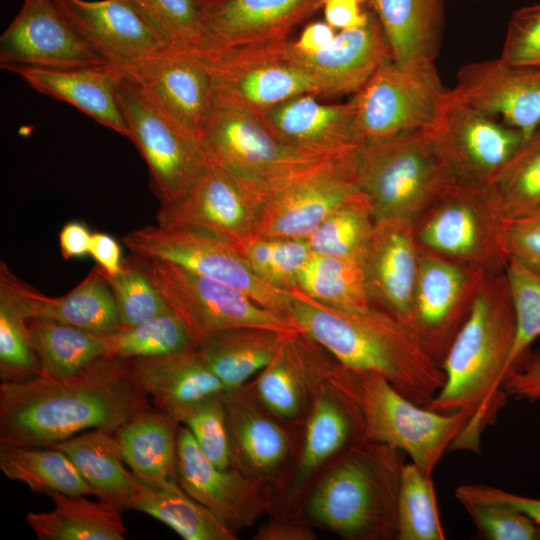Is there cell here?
I'll list each match as a JSON object with an SVG mask.
<instances>
[{"label": "cell", "mask_w": 540, "mask_h": 540, "mask_svg": "<svg viewBox=\"0 0 540 540\" xmlns=\"http://www.w3.org/2000/svg\"><path fill=\"white\" fill-rule=\"evenodd\" d=\"M131 359L104 356L64 378L0 384V445L53 446L81 432H115L151 407Z\"/></svg>", "instance_id": "obj_1"}, {"label": "cell", "mask_w": 540, "mask_h": 540, "mask_svg": "<svg viewBox=\"0 0 540 540\" xmlns=\"http://www.w3.org/2000/svg\"><path fill=\"white\" fill-rule=\"evenodd\" d=\"M515 331L505 271L489 274L441 364L445 382L426 406L439 413L467 415L450 450L480 452L482 434L495 424L508 398L503 379L509 370Z\"/></svg>", "instance_id": "obj_2"}, {"label": "cell", "mask_w": 540, "mask_h": 540, "mask_svg": "<svg viewBox=\"0 0 540 540\" xmlns=\"http://www.w3.org/2000/svg\"><path fill=\"white\" fill-rule=\"evenodd\" d=\"M287 316L341 365L382 375L420 406L426 407L445 382L441 365L410 327L375 306L340 311L293 289Z\"/></svg>", "instance_id": "obj_3"}, {"label": "cell", "mask_w": 540, "mask_h": 540, "mask_svg": "<svg viewBox=\"0 0 540 540\" xmlns=\"http://www.w3.org/2000/svg\"><path fill=\"white\" fill-rule=\"evenodd\" d=\"M404 453L361 438L335 457L308 496L311 523L350 540L397 539Z\"/></svg>", "instance_id": "obj_4"}, {"label": "cell", "mask_w": 540, "mask_h": 540, "mask_svg": "<svg viewBox=\"0 0 540 540\" xmlns=\"http://www.w3.org/2000/svg\"><path fill=\"white\" fill-rule=\"evenodd\" d=\"M355 183L375 221L396 218L414 223L457 182L427 128L366 143L357 157Z\"/></svg>", "instance_id": "obj_5"}, {"label": "cell", "mask_w": 540, "mask_h": 540, "mask_svg": "<svg viewBox=\"0 0 540 540\" xmlns=\"http://www.w3.org/2000/svg\"><path fill=\"white\" fill-rule=\"evenodd\" d=\"M329 382L356 406L365 438L401 450L429 476L468 420L464 412L439 413L416 404L378 373L339 364Z\"/></svg>", "instance_id": "obj_6"}, {"label": "cell", "mask_w": 540, "mask_h": 540, "mask_svg": "<svg viewBox=\"0 0 540 540\" xmlns=\"http://www.w3.org/2000/svg\"><path fill=\"white\" fill-rule=\"evenodd\" d=\"M200 143L210 163L235 176L263 200L292 178L337 159L292 147L279 140L259 117L226 109L212 110Z\"/></svg>", "instance_id": "obj_7"}, {"label": "cell", "mask_w": 540, "mask_h": 540, "mask_svg": "<svg viewBox=\"0 0 540 540\" xmlns=\"http://www.w3.org/2000/svg\"><path fill=\"white\" fill-rule=\"evenodd\" d=\"M287 42L199 51L211 76L213 109L260 117L289 98L323 96L316 80L290 59Z\"/></svg>", "instance_id": "obj_8"}, {"label": "cell", "mask_w": 540, "mask_h": 540, "mask_svg": "<svg viewBox=\"0 0 540 540\" xmlns=\"http://www.w3.org/2000/svg\"><path fill=\"white\" fill-rule=\"evenodd\" d=\"M118 73V101L128 129L127 138L146 162L160 207L171 205L191 190L210 161L192 133L136 83Z\"/></svg>", "instance_id": "obj_9"}, {"label": "cell", "mask_w": 540, "mask_h": 540, "mask_svg": "<svg viewBox=\"0 0 540 540\" xmlns=\"http://www.w3.org/2000/svg\"><path fill=\"white\" fill-rule=\"evenodd\" d=\"M503 224L484 188L455 183L414 222V233L421 250L493 274L509 262Z\"/></svg>", "instance_id": "obj_10"}, {"label": "cell", "mask_w": 540, "mask_h": 540, "mask_svg": "<svg viewBox=\"0 0 540 540\" xmlns=\"http://www.w3.org/2000/svg\"><path fill=\"white\" fill-rule=\"evenodd\" d=\"M132 258L185 324L194 345L208 334L234 327L297 329L287 315L263 307L232 286L164 260Z\"/></svg>", "instance_id": "obj_11"}, {"label": "cell", "mask_w": 540, "mask_h": 540, "mask_svg": "<svg viewBox=\"0 0 540 540\" xmlns=\"http://www.w3.org/2000/svg\"><path fill=\"white\" fill-rule=\"evenodd\" d=\"M122 240L133 255L173 263L232 286L267 309L288 313L291 291L262 281L233 245L222 239L194 230L156 225L133 230Z\"/></svg>", "instance_id": "obj_12"}, {"label": "cell", "mask_w": 540, "mask_h": 540, "mask_svg": "<svg viewBox=\"0 0 540 540\" xmlns=\"http://www.w3.org/2000/svg\"><path fill=\"white\" fill-rule=\"evenodd\" d=\"M446 93L435 66L405 68L391 60L379 67L350 100L366 144L431 128Z\"/></svg>", "instance_id": "obj_13"}, {"label": "cell", "mask_w": 540, "mask_h": 540, "mask_svg": "<svg viewBox=\"0 0 540 540\" xmlns=\"http://www.w3.org/2000/svg\"><path fill=\"white\" fill-rule=\"evenodd\" d=\"M359 152L328 160L270 191L253 236L307 239L334 210L362 193L355 183Z\"/></svg>", "instance_id": "obj_14"}, {"label": "cell", "mask_w": 540, "mask_h": 540, "mask_svg": "<svg viewBox=\"0 0 540 540\" xmlns=\"http://www.w3.org/2000/svg\"><path fill=\"white\" fill-rule=\"evenodd\" d=\"M487 275L483 270L420 249L407 325L440 365L468 319Z\"/></svg>", "instance_id": "obj_15"}, {"label": "cell", "mask_w": 540, "mask_h": 540, "mask_svg": "<svg viewBox=\"0 0 540 540\" xmlns=\"http://www.w3.org/2000/svg\"><path fill=\"white\" fill-rule=\"evenodd\" d=\"M459 184L485 187L526 138L518 130L469 105L447 90L429 128Z\"/></svg>", "instance_id": "obj_16"}, {"label": "cell", "mask_w": 540, "mask_h": 540, "mask_svg": "<svg viewBox=\"0 0 540 540\" xmlns=\"http://www.w3.org/2000/svg\"><path fill=\"white\" fill-rule=\"evenodd\" d=\"M175 478L235 535L276 506L272 491L234 468H220L210 461L184 425L177 430Z\"/></svg>", "instance_id": "obj_17"}, {"label": "cell", "mask_w": 540, "mask_h": 540, "mask_svg": "<svg viewBox=\"0 0 540 540\" xmlns=\"http://www.w3.org/2000/svg\"><path fill=\"white\" fill-rule=\"evenodd\" d=\"M262 202L253 189L210 163L184 197L160 207L157 225L194 230L235 244L253 236Z\"/></svg>", "instance_id": "obj_18"}, {"label": "cell", "mask_w": 540, "mask_h": 540, "mask_svg": "<svg viewBox=\"0 0 540 540\" xmlns=\"http://www.w3.org/2000/svg\"><path fill=\"white\" fill-rule=\"evenodd\" d=\"M339 364L319 342L295 329L286 333L273 359L246 387L271 414L294 424L305 420Z\"/></svg>", "instance_id": "obj_19"}, {"label": "cell", "mask_w": 540, "mask_h": 540, "mask_svg": "<svg viewBox=\"0 0 540 540\" xmlns=\"http://www.w3.org/2000/svg\"><path fill=\"white\" fill-rule=\"evenodd\" d=\"M116 69L200 141L213 102L210 72L198 50L168 47Z\"/></svg>", "instance_id": "obj_20"}, {"label": "cell", "mask_w": 540, "mask_h": 540, "mask_svg": "<svg viewBox=\"0 0 540 540\" xmlns=\"http://www.w3.org/2000/svg\"><path fill=\"white\" fill-rule=\"evenodd\" d=\"M106 64L69 24L54 0H23L20 10L0 36L1 68Z\"/></svg>", "instance_id": "obj_21"}, {"label": "cell", "mask_w": 540, "mask_h": 540, "mask_svg": "<svg viewBox=\"0 0 540 540\" xmlns=\"http://www.w3.org/2000/svg\"><path fill=\"white\" fill-rule=\"evenodd\" d=\"M232 468L274 491L293 455L287 423L271 414L245 386L224 393Z\"/></svg>", "instance_id": "obj_22"}, {"label": "cell", "mask_w": 540, "mask_h": 540, "mask_svg": "<svg viewBox=\"0 0 540 540\" xmlns=\"http://www.w3.org/2000/svg\"><path fill=\"white\" fill-rule=\"evenodd\" d=\"M452 92L526 140L540 127V67L513 66L500 58L469 63L458 71Z\"/></svg>", "instance_id": "obj_23"}, {"label": "cell", "mask_w": 540, "mask_h": 540, "mask_svg": "<svg viewBox=\"0 0 540 540\" xmlns=\"http://www.w3.org/2000/svg\"><path fill=\"white\" fill-rule=\"evenodd\" d=\"M314 94L289 98L259 118L282 142L318 155L340 158L358 153L365 141L351 100L322 103Z\"/></svg>", "instance_id": "obj_24"}, {"label": "cell", "mask_w": 540, "mask_h": 540, "mask_svg": "<svg viewBox=\"0 0 540 540\" xmlns=\"http://www.w3.org/2000/svg\"><path fill=\"white\" fill-rule=\"evenodd\" d=\"M323 3L324 0H201L204 50L286 41L290 32Z\"/></svg>", "instance_id": "obj_25"}, {"label": "cell", "mask_w": 540, "mask_h": 540, "mask_svg": "<svg viewBox=\"0 0 540 540\" xmlns=\"http://www.w3.org/2000/svg\"><path fill=\"white\" fill-rule=\"evenodd\" d=\"M419 255L413 222L380 219L375 221L361 262L372 305L406 325L413 304Z\"/></svg>", "instance_id": "obj_26"}, {"label": "cell", "mask_w": 540, "mask_h": 540, "mask_svg": "<svg viewBox=\"0 0 540 540\" xmlns=\"http://www.w3.org/2000/svg\"><path fill=\"white\" fill-rule=\"evenodd\" d=\"M54 2L82 39L115 68L169 47L124 0Z\"/></svg>", "instance_id": "obj_27"}, {"label": "cell", "mask_w": 540, "mask_h": 540, "mask_svg": "<svg viewBox=\"0 0 540 540\" xmlns=\"http://www.w3.org/2000/svg\"><path fill=\"white\" fill-rule=\"evenodd\" d=\"M0 292L7 295L27 318L51 320L100 335L121 328L113 292L99 267L69 293L48 297L18 279L2 262Z\"/></svg>", "instance_id": "obj_28"}, {"label": "cell", "mask_w": 540, "mask_h": 540, "mask_svg": "<svg viewBox=\"0 0 540 540\" xmlns=\"http://www.w3.org/2000/svg\"><path fill=\"white\" fill-rule=\"evenodd\" d=\"M296 465L282 497L283 507H293L305 487L347 447L364 437L360 414L354 403L332 383L320 389L305 418Z\"/></svg>", "instance_id": "obj_29"}, {"label": "cell", "mask_w": 540, "mask_h": 540, "mask_svg": "<svg viewBox=\"0 0 540 540\" xmlns=\"http://www.w3.org/2000/svg\"><path fill=\"white\" fill-rule=\"evenodd\" d=\"M286 49L290 59L320 85L323 96L354 94L379 67L392 60L383 30L371 12L364 26L339 31L315 53H301L289 40Z\"/></svg>", "instance_id": "obj_30"}, {"label": "cell", "mask_w": 540, "mask_h": 540, "mask_svg": "<svg viewBox=\"0 0 540 540\" xmlns=\"http://www.w3.org/2000/svg\"><path fill=\"white\" fill-rule=\"evenodd\" d=\"M2 69L20 77L35 91L71 104L99 124L127 137L118 101L120 75L111 65L39 68L11 65Z\"/></svg>", "instance_id": "obj_31"}, {"label": "cell", "mask_w": 540, "mask_h": 540, "mask_svg": "<svg viewBox=\"0 0 540 540\" xmlns=\"http://www.w3.org/2000/svg\"><path fill=\"white\" fill-rule=\"evenodd\" d=\"M131 365L151 404L176 420L189 407L228 391L194 347L169 355L134 358Z\"/></svg>", "instance_id": "obj_32"}, {"label": "cell", "mask_w": 540, "mask_h": 540, "mask_svg": "<svg viewBox=\"0 0 540 540\" xmlns=\"http://www.w3.org/2000/svg\"><path fill=\"white\" fill-rule=\"evenodd\" d=\"M388 42L393 62L405 68H430L439 53L442 0H365Z\"/></svg>", "instance_id": "obj_33"}, {"label": "cell", "mask_w": 540, "mask_h": 540, "mask_svg": "<svg viewBox=\"0 0 540 540\" xmlns=\"http://www.w3.org/2000/svg\"><path fill=\"white\" fill-rule=\"evenodd\" d=\"M180 423L153 405L124 423L114 436L137 480L150 488L176 481V436Z\"/></svg>", "instance_id": "obj_34"}, {"label": "cell", "mask_w": 540, "mask_h": 540, "mask_svg": "<svg viewBox=\"0 0 540 540\" xmlns=\"http://www.w3.org/2000/svg\"><path fill=\"white\" fill-rule=\"evenodd\" d=\"M53 447L70 458L98 500L121 511L133 509L139 481L126 468L113 432L91 429L58 442Z\"/></svg>", "instance_id": "obj_35"}, {"label": "cell", "mask_w": 540, "mask_h": 540, "mask_svg": "<svg viewBox=\"0 0 540 540\" xmlns=\"http://www.w3.org/2000/svg\"><path fill=\"white\" fill-rule=\"evenodd\" d=\"M286 333L256 326L234 327L206 335L194 348L230 391L245 386L270 363Z\"/></svg>", "instance_id": "obj_36"}, {"label": "cell", "mask_w": 540, "mask_h": 540, "mask_svg": "<svg viewBox=\"0 0 540 540\" xmlns=\"http://www.w3.org/2000/svg\"><path fill=\"white\" fill-rule=\"evenodd\" d=\"M55 507L50 512H28L25 521L39 540H123L121 510L85 495L51 492Z\"/></svg>", "instance_id": "obj_37"}, {"label": "cell", "mask_w": 540, "mask_h": 540, "mask_svg": "<svg viewBox=\"0 0 540 540\" xmlns=\"http://www.w3.org/2000/svg\"><path fill=\"white\" fill-rule=\"evenodd\" d=\"M27 325L44 377H68L108 356L107 335L45 319Z\"/></svg>", "instance_id": "obj_38"}, {"label": "cell", "mask_w": 540, "mask_h": 540, "mask_svg": "<svg viewBox=\"0 0 540 540\" xmlns=\"http://www.w3.org/2000/svg\"><path fill=\"white\" fill-rule=\"evenodd\" d=\"M0 469L37 494L94 495L70 458L53 446L0 445Z\"/></svg>", "instance_id": "obj_39"}, {"label": "cell", "mask_w": 540, "mask_h": 540, "mask_svg": "<svg viewBox=\"0 0 540 540\" xmlns=\"http://www.w3.org/2000/svg\"><path fill=\"white\" fill-rule=\"evenodd\" d=\"M133 509L146 513L185 540H236L210 510L186 493L177 481L164 487L139 486Z\"/></svg>", "instance_id": "obj_40"}, {"label": "cell", "mask_w": 540, "mask_h": 540, "mask_svg": "<svg viewBox=\"0 0 540 540\" xmlns=\"http://www.w3.org/2000/svg\"><path fill=\"white\" fill-rule=\"evenodd\" d=\"M309 298L345 312L373 307L361 263L312 253L298 277L296 288Z\"/></svg>", "instance_id": "obj_41"}, {"label": "cell", "mask_w": 540, "mask_h": 540, "mask_svg": "<svg viewBox=\"0 0 540 540\" xmlns=\"http://www.w3.org/2000/svg\"><path fill=\"white\" fill-rule=\"evenodd\" d=\"M483 188L504 221L540 206V127Z\"/></svg>", "instance_id": "obj_42"}, {"label": "cell", "mask_w": 540, "mask_h": 540, "mask_svg": "<svg viewBox=\"0 0 540 540\" xmlns=\"http://www.w3.org/2000/svg\"><path fill=\"white\" fill-rule=\"evenodd\" d=\"M375 225L361 193L334 210L306 239L312 253L362 262Z\"/></svg>", "instance_id": "obj_43"}, {"label": "cell", "mask_w": 540, "mask_h": 540, "mask_svg": "<svg viewBox=\"0 0 540 540\" xmlns=\"http://www.w3.org/2000/svg\"><path fill=\"white\" fill-rule=\"evenodd\" d=\"M249 269L268 285L291 291L312 251L306 239L250 237L232 244Z\"/></svg>", "instance_id": "obj_44"}, {"label": "cell", "mask_w": 540, "mask_h": 540, "mask_svg": "<svg viewBox=\"0 0 540 540\" xmlns=\"http://www.w3.org/2000/svg\"><path fill=\"white\" fill-rule=\"evenodd\" d=\"M432 476L404 464L397 500L398 540H444Z\"/></svg>", "instance_id": "obj_45"}, {"label": "cell", "mask_w": 540, "mask_h": 540, "mask_svg": "<svg viewBox=\"0 0 540 540\" xmlns=\"http://www.w3.org/2000/svg\"><path fill=\"white\" fill-rule=\"evenodd\" d=\"M108 356L125 359L178 353L194 347V341L180 318L163 314L133 327L107 335Z\"/></svg>", "instance_id": "obj_46"}, {"label": "cell", "mask_w": 540, "mask_h": 540, "mask_svg": "<svg viewBox=\"0 0 540 540\" xmlns=\"http://www.w3.org/2000/svg\"><path fill=\"white\" fill-rule=\"evenodd\" d=\"M169 47L204 50L201 0H124Z\"/></svg>", "instance_id": "obj_47"}, {"label": "cell", "mask_w": 540, "mask_h": 540, "mask_svg": "<svg viewBox=\"0 0 540 540\" xmlns=\"http://www.w3.org/2000/svg\"><path fill=\"white\" fill-rule=\"evenodd\" d=\"M101 272L113 292L121 328L133 327L173 312L132 256L123 260L121 269L116 274L109 275L102 270Z\"/></svg>", "instance_id": "obj_48"}, {"label": "cell", "mask_w": 540, "mask_h": 540, "mask_svg": "<svg viewBox=\"0 0 540 540\" xmlns=\"http://www.w3.org/2000/svg\"><path fill=\"white\" fill-rule=\"evenodd\" d=\"M43 376L33 348L27 318L14 302L0 292V378L25 382Z\"/></svg>", "instance_id": "obj_49"}, {"label": "cell", "mask_w": 540, "mask_h": 540, "mask_svg": "<svg viewBox=\"0 0 540 540\" xmlns=\"http://www.w3.org/2000/svg\"><path fill=\"white\" fill-rule=\"evenodd\" d=\"M505 274L516 320L509 357L511 369L527 355L530 345L540 336V276L512 259Z\"/></svg>", "instance_id": "obj_50"}, {"label": "cell", "mask_w": 540, "mask_h": 540, "mask_svg": "<svg viewBox=\"0 0 540 540\" xmlns=\"http://www.w3.org/2000/svg\"><path fill=\"white\" fill-rule=\"evenodd\" d=\"M177 420L189 429L210 461L220 468H232L224 394L189 407Z\"/></svg>", "instance_id": "obj_51"}, {"label": "cell", "mask_w": 540, "mask_h": 540, "mask_svg": "<svg viewBox=\"0 0 540 540\" xmlns=\"http://www.w3.org/2000/svg\"><path fill=\"white\" fill-rule=\"evenodd\" d=\"M479 533L489 540H540V528L525 514L505 505L460 503Z\"/></svg>", "instance_id": "obj_52"}, {"label": "cell", "mask_w": 540, "mask_h": 540, "mask_svg": "<svg viewBox=\"0 0 540 540\" xmlns=\"http://www.w3.org/2000/svg\"><path fill=\"white\" fill-rule=\"evenodd\" d=\"M499 58L513 66L540 67V3L512 14Z\"/></svg>", "instance_id": "obj_53"}, {"label": "cell", "mask_w": 540, "mask_h": 540, "mask_svg": "<svg viewBox=\"0 0 540 540\" xmlns=\"http://www.w3.org/2000/svg\"><path fill=\"white\" fill-rule=\"evenodd\" d=\"M502 239L509 259L540 276V206L524 216L504 221Z\"/></svg>", "instance_id": "obj_54"}, {"label": "cell", "mask_w": 540, "mask_h": 540, "mask_svg": "<svg viewBox=\"0 0 540 540\" xmlns=\"http://www.w3.org/2000/svg\"><path fill=\"white\" fill-rule=\"evenodd\" d=\"M459 503L499 504L511 507L532 519L540 528V499L508 492L486 484H463L454 492Z\"/></svg>", "instance_id": "obj_55"}, {"label": "cell", "mask_w": 540, "mask_h": 540, "mask_svg": "<svg viewBox=\"0 0 540 540\" xmlns=\"http://www.w3.org/2000/svg\"><path fill=\"white\" fill-rule=\"evenodd\" d=\"M503 388L508 397L540 401V353L526 355L505 374Z\"/></svg>", "instance_id": "obj_56"}, {"label": "cell", "mask_w": 540, "mask_h": 540, "mask_svg": "<svg viewBox=\"0 0 540 540\" xmlns=\"http://www.w3.org/2000/svg\"><path fill=\"white\" fill-rule=\"evenodd\" d=\"M325 22L335 30L364 26L370 17L365 0H324Z\"/></svg>", "instance_id": "obj_57"}, {"label": "cell", "mask_w": 540, "mask_h": 540, "mask_svg": "<svg viewBox=\"0 0 540 540\" xmlns=\"http://www.w3.org/2000/svg\"><path fill=\"white\" fill-rule=\"evenodd\" d=\"M316 538L309 523L280 518L263 523L254 535L255 540H315Z\"/></svg>", "instance_id": "obj_58"}, {"label": "cell", "mask_w": 540, "mask_h": 540, "mask_svg": "<svg viewBox=\"0 0 540 540\" xmlns=\"http://www.w3.org/2000/svg\"><path fill=\"white\" fill-rule=\"evenodd\" d=\"M89 255L104 273L116 274L123 264L122 249L114 237L103 232L92 233Z\"/></svg>", "instance_id": "obj_59"}, {"label": "cell", "mask_w": 540, "mask_h": 540, "mask_svg": "<svg viewBox=\"0 0 540 540\" xmlns=\"http://www.w3.org/2000/svg\"><path fill=\"white\" fill-rule=\"evenodd\" d=\"M92 233L84 222L70 221L59 233L60 251L64 259L80 258L89 254Z\"/></svg>", "instance_id": "obj_60"}, {"label": "cell", "mask_w": 540, "mask_h": 540, "mask_svg": "<svg viewBox=\"0 0 540 540\" xmlns=\"http://www.w3.org/2000/svg\"><path fill=\"white\" fill-rule=\"evenodd\" d=\"M336 33L326 22H313L304 28L298 39L290 41V44L301 53L311 54L326 47Z\"/></svg>", "instance_id": "obj_61"}]
</instances>
